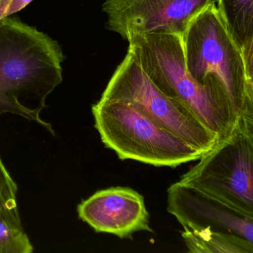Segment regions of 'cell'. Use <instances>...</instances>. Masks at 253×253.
<instances>
[{
    "instance_id": "cell-7",
    "label": "cell",
    "mask_w": 253,
    "mask_h": 253,
    "mask_svg": "<svg viewBox=\"0 0 253 253\" xmlns=\"http://www.w3.org/2000/svg\"><path fill=\"white\" fill-rule=\"evenodd\" d=\"M214 0H106V27L128 41L134 36L183 35L192 20Z\"/></svg>"
},
{
    "instance_id": "cell-11",
    "label": "cell",
    "mask_w": 253,
    "mask_h": 253,
    "mask_svg": "<svg viewBox=\"0 0 253 253\" xmlns=\"http://www.w3.org/2000/svg\"><path fill=\"white\" fill-rule=\"evenodd\" d=\"M182 238L195 253H253V243L232 234L206 229H183Z\"/></svg>"
},
{
    "instance_id": "cell-2",
    "label": "cell",
    "mask_w": 253,
    "mask_h": 253,
    "mask_svg": "<svg viewBox=\"0 0 253 253\" xmlns=\"http://www.w3.org/2000/svg\"><path fill=\"white\" fill-rule=\"evenodd\" d=\"M182 41L189 76L231 103L240 117L253 115V77L219 14L215 1L192 20Z\"/></svg>"
},
{
    "instance_id": "cell-4",
    "label": "cell",
    "mask_w": 253,
    "mask_h": 253,
    "mask_svg": "<svg viewBox=\"0 0 253 253\" xmlns=\"http://www.w3.org/2000/svg\"><path fill=\"white\" fill-rule=\"evenodd\" d=\"M91 109L103 144L123 161L175 168L202 155L129 103L100 99Z\"/></svg>"
},
{
    "instance_id": "cell-13",
    "label": "cell",
    "mask_w": 253,
    "mask_h": 253,
    "mask_svg": "<svg viewBox=\"0 0 253 253\" xmlns=\"http://www.w3.org/2000/svg\"><path fill=\"white\" fill-rule=\"evenodd\" d=\"M17 186L0 156V208L17 207Z\"/></svg>"
},
{
    "instance_id": "cell-9",
    "label": "cell",
    "mask_w": 253,
    "mask_h": 253,
    "mask_svg": "<svg viewBox=\"0 0 253 253\" xmlns=\"http://www.w3.org/2000/svg\"><path fill=\"white\" fill-rule=\"evenodd\" d=\"M78 215L97 232L120 238L137 232H152L143 195L127 187H111L95 192L78 207Z\"/></svg>"
},
{
    "instance_id": "cell-1",
    "label": "cell",
    "mask_w": 253,
    "mask_h": 253,
    "mask_svg": "<svg viewBox=\"0 0 253 253\" xmlns=\"http://www.w3.org/2000/svg\"><path fill=\"white\" fill-rule=\"evenodd\" d=\"M65 59L60 44L48 35L16 17L0 20V116L19 115L54 135L41 113L63 82Z\"/></svg>"
},
{
    "instance_id": "cell-3",
    "label": "cell",
    "mask_w": 253,
    "mask_h": 253,
    "mask_svg": "<svg viewBox=\"0 0 253 253\" xmlns=\"http://www.w3.org/2000/svg\"><path fill=\"white\" fill-rule=\"evenodd\" d=\"M128 41V51L161 92L187 108L218 140L233 131L239 115L231 103L189 76L181 35L150 34L134 36Z\"/></svg>"
},
{
    "instance_id": "cell-15",
    "label": "cell",
    "mask_w": 253,
    "mask_h": 253,
    "mask_svg": "<svg viewBox=\"0 0 253 253\" xmlns=\"http://www.w3.org/2000/svg\"><path fill=\"white\" fill-rule=\"evenodd\" d=\"M9 0H0V20H2V13L8 5Z\"/></svg>"
},
{
    "instance_id": "cell-14",
    "label": "cell",
    "mask_w": 253,
    "mask_h": 253,
    "mask_svg": "<svg viewBox=\"0 0 253 253\" xmlns=\"http://www.w3.org/2000/svg\"><path fill=\"white\" fill-rule=\"evenodd\" d=\"M34 0H9L8 5L2 13V18L11 17L15 13L23 10Z\"/></svg>"
},
{
    "instance_id": "cell-12",
    "label": "cell",
    "mask_w": 253,
    "mask_h": 253,
    "mask_svg": "<svg viewBox=\"0 0 253 253\" xmlns=\"http://www.w3.org/2000/svg\"><path fill=\"white\" fill-rule=\"evenodd\" d=\"M33 250L18 208H0V253H31Z\"/></svg>"
},
{
    "instance_id": "cell-5",
    "label": "cell",
    "mask_w": 253,
    "mask_h": 253,
    "mask_svg": "<svg viewBox=\"0 0 253 253\" xmlns=\"http://www.w3.org/2000/svg\"><path fill=\"white\" fill-rule=\"evenodd\" d=\"M199 160L179 182L253 217V115L240 117L233 131Z\"/></svg>"
},
{
    "instance_id": "cell-8",
    "label": "cell",
    "mask_w": 253,
    "mask_h": 253,
    "mask_svg": "<svg viewBox=\"0 0 253 253\" xmlns=\"http://www.w3.org/2000/svg\"><path fill=\"white\" fill-rule=\"evenodd\" d=\"M167 211L183 229L208 228L253 243V217L179 181L167 189Z\"/></svg>"
},
{
    "instance_id": "cell-10",
    "label": "cell",
    "mask_w": 253,
    "mask_h": 253,
    "mask_svg": "<svg viewBox=\"0 0 253 253\" xmlns=\"http://www.w3.org/2000/svg\"><path fill=\"white\" fill-rule=\"evenodd\" d=\"M214 1L231 38L242 51L249 74L253 77V0Z\"/></svg>"
},
{
    "instance_id": "cell-6",
    "label": "cell",
    "mask_w": 253,
    "mask_h": 253,
    "mask_svg": "<svg viewBox=\"0 0 253 253\" xmlns=\"http://www.w3.org/2000/svg\"><path fill=\"white\" fill-rule=\"evenodd\" d=\"M100 99L132 105L164 129L205 153L217 143V136L187 108L161 92L130 51L118 66Z\"/></svg>"
}]
</instances>
